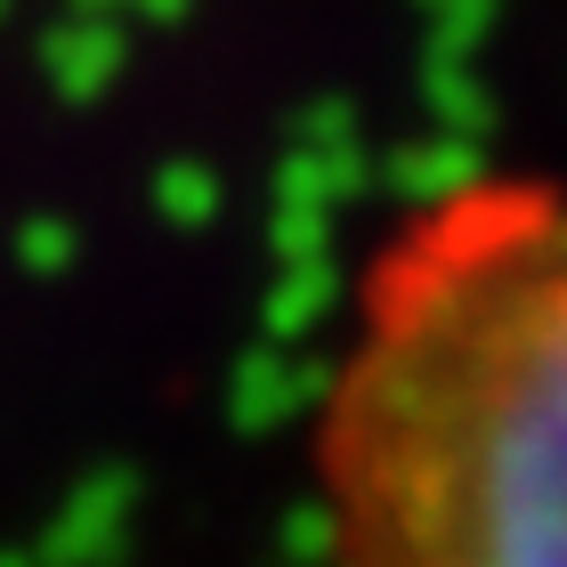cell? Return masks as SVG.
<instances>
[{
    "mask_svg": "<svg viewBox=\"0 0 567 567\" xmlns=\"http://www.w3.org/2000/svg\"><path fill=\"white\" fill-rule=\"evenodd\" d=\"M324 567H567V187L462 171L398 203L308 422Z\"/></svg>",
    "mask_w": 567,
    "mask_h": 567,
    "instance_id": "cell-1",
    "label": "cell"
}]
</instances>
